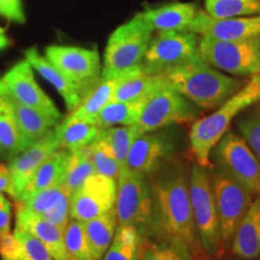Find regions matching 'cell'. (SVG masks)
<instances>
[{
  "label": "cell",
  "mask_w": 260,
  "mask_h": 260,
  "mask_svg": "<svg viewBox=\"0 0 260 260\" xmlns=\"http://www.w3.org/2000/svg\"><path fill=\"white\" fill-rule=\"evenodd\" d=\"M102 136L107 140L115 152L117 160L121 165L122 170L125 168L126 159L132 147L133 142L139 134L136 133L133 125H119V126H110V128L102 129Z\"/></svg>",
  "instance_id": "8d00e7d4"
},
{
  "label": "cell",
  "mask_w": 260,
  "mask_h": 260,
  "mask_svg": "<svg viewBox=\"0 0 260 260\" xmlns=\"http://www.w3.org/2000/svg\"><path fill=\"white\" fill-rule=\"evenodd\" d=\"M117 182L115 178L93 174L70 197V217L87 222L115 207Z\"/></svg>",
  "instance_id": "4fadbf2b"
},
{
  "label": "cell",
  "mask_w": 260,
  "mask_h": 260,
  "mask_svg": "<svg viewBox=\"0 0 260 260\" xmlns=\"http://www.w3.org/2000/svg\"><path fill=\"white\" fill-rule=\"evenodd\" d=\"M115 211L118 225H132L148 236L152 216V190L149 178L123 169L117 178Z\"/></svg>",
  "instance_id": "ba28073f"
},
{
  "label": "cell",
  "mask_w": 260,
  "mask_h": 260,
  "mask_svg": "<svg viewBox=\"0 0 260 260\" xmlns=\"http://www.w3.org/2000/svg\"><path fill=\"white\" fill-rule=\"evenodd\" d=\"M83 224L93 260H102L111 245L118 225L115 207L96 218L83 222Z\"/></svg>",
  "instance_id": "83f0119b"
},
{
  "label": "cell",
  "mask_w": 260,
  "mask_h": 260,
  "mask_svg": "<svg viewBox=\"0 0 260 260\" xmlns=\"http://www.w3.org/2000/svg\"><path fill=\"white\" fill-rule=\"evenodd\" d=\"M2 260H54L38 237L24 229L15 228L14 234L0 236Z\"/></svg>",
  "instance_id": "d4e9b609"
},
{
  "label": "cell",
  "mask_w": 260,
  "mask_h": 260,
  "mask_svg": "<svg viewBox=\"0 0 260 260\" xmlns=\"http://www.w3.org/2000/svg\"><path fill=\"white\" fill-rule=\"evenodd\" d=\"M169 86L205 111L218 109L247 81L228 76L201 57L161 75Z\"/></svg>",
  "instance_id": "7a4b0ae2"
},
{
  "label": "cell",
  "mask_w": 260,
  "mask_h": 260,
  "mask_svg": "<svg viewBox=\"0 0 260 260\" xmlns=\"http://www.w3.org/2000/svg\"><path fill=\"white\" fill-rule=\"evenodd\" d=\"M191 253H193L194 255V260H233V259L225 258V256H222L220 254H217V255L210 254V253H207L203 248V246H201L200 242H198L197 246L191 249Z\"/></svg>",
  "instance_id": "b9f144b4"
},
{
  "label": "cell",
  "mask_w": 260,
  "mask_h": 260,
  "mask_svg": "<svg viewBox=\"0 0 260 260\" xmlns=\"http://www.w3.org/2000/svg\"><path fill=\"white\" fill-rule=\"evenodd\" d=\"M41 218L59 226L64 232L70 217V195L61 186L39 191L23 203H16Z\"/></svg>",
  "instance_id": "ac0fdd59"
},
{
  "label": "cell",
  "mask_w": 260,
  "mask_h": 260,
  "mask_svg": "<svg viewBox=\"0 0 260 260\" xmlns=\"http://www.w3.org/2000/svg\"><path fill=\"white\" fill-rule=\"evenodd\" d=\"M10 184H11V178H10L9 168L0 164V194L3 191H6L9 194Z\"/></svg>",
  "instance_id": "7bdbcfd3"
},
{
  "label": "cell",
  "mask_w": 260,
  "mask_h": 260,
  "mask_svg": "<svg viewBox=\"0 0 260 260\" xmlns=\"http://www.w3.org/2000/svg\"><path fill=\"white\" fill-rule=\"evenodd\" d=\"M209 174L218 213L220 235L225 246L233 240L236 228L251 207L254 194L217 168L211 167Z\"/></svg>",
  "instance_id": "8fae6325"
},
{
  "label": "cell",
  "mask_w": 260,
  "mask_h": 260,
  "mask_svg": "<svg viewBox=\"0 0 260 260\" xmlns=\"http://www.w3.org/2000/svg\"><path fill=\"white\" fill-rule=\"evenodd\" d=\"M16 228L24 229L38 237L54 260H71L64 242V232L59 226L16 205Z\"/></svg>",
  "instance_id": "d6986e66"
},
{
  "label": "cell",
  "mask_w": 260,
  "mask_h": 260,
  "mask_svg": "<svg viewBox=\"0 0 260 260\" xmlns=\"http://www.w3.org/2000/svg\"><path fill=\"white\" fill-rule=\"evenodd\" d=\"M233 253L242 260L260 258V197L253 201L232 240Z\"/></svg>",
  "instance_id": "603a6c76"
},
{
  "label": "cell",
  "mask_w": 260,
  "mask_h": 260,
  "mask_svg": "<svg viewBox=\"0 0 260 260\" xmlns=\"http://www.w3.org/2000/svg\"><path fill=\"white\" fill-rule=\"evenodd\" d=\"M141 100L138 102H116L112 100L93 119L94 124L105 129L116 125H133L138 118Z\"/></svg>",
  "instance_id": "836d02e7"
},
{
  "label": "cell",
  "mask_w": 260,
  "mask_h": 260,
  "mask_svg": "<svg viewBox=\"0 0 260 260\" xmlns=\"http://www.w3.org/2000/svg\"><path fill=\"white\" fill-rule=\"evenodd\" d=\"M189 31L200 37L222 41L260 37V15L214 18L205 10H199Z\"/></svg>",
  "instance_id": "2e32d148"
},
{
  "label": "cell",
  "mask_w": 260,
  "mask_h": 260,
  "mask_svg": "<svg viewBox=\"0 0 260 260\" xmlns=\"http://www.w3.org/2000/svg\"><path fill=\"white\" fill-rule=\"evenodd\" d=\"M190 168L180 159H170L149 178L152 190L151 226L147 237L197 246V230L189 197Z\"/></svg>",
  "instance_id": "6da1fadb"
},
{
  "label": "cell",
  "mask_w": 260,
  "mask_h": 260,
  "mask_svg": "<svg viewBox=\"0 0 260 260\" xmlns=\"http://www.w3.org/2000/svg\"><path fill=\"white\" fill-rule=\"evenodd\" d=\"M11 45V40H10L8 35L5 34V31L3 29H0V52L4 51L5 48H8Z\"/></svg>",
  "instance_id": "ee69618b"
},
{
  "label": "cell",
  "mask_w": 260,
  "mask_h": 260,
  "mask_svg": "<svg viewBox=\"0 0 260 260\" xmlns=\"http://www.w3.org/2000/svg\"><path fill=\"white\" fill-rule=\"evenodd\" d=\"M0 15L19 23L25 19L21 0H0Z\"/></svg>",
  "instance_id": "ab89813d"
},
{
  "label": "cell",
  "mask_w": 260,
  "mask_h": 260,
  "mask_svg": "<svg viewBox=\"0 0 260 260\" xmlns=\"http://www.w3.org/2000/svg\"><path fill=\"white\" fill-rule=\"evenodd\" d=\"M10 218H11V205L4 195L0 194V236L10 233Z\"/></svg>",
  "instance_id": "60d3db41"
},
{
  "label": "cell",
  "mask_w": 260,
  "mask_h": 260,
  "mask_svg": "<svg viewBox=\"0 0 260 260\" xmlns=\"http://www.w3.org/2000/svg\"><path fill=\"white\" fill-rule=\"evenodd\" d=\"M198 11L197 5L191 3H172L142 14L153 30L189 31Z\"/></svg>",
  "instance_id": "cb8c5ba5"
},
{
  "label": "cell",
  "mask_w": 260,
  "mask_h": 260,
  "mask_svg": "<svg viewBox=\"0 0 260 260\" xmlns=\"http://www.w3.org/2000/svg\"><path fill=\"white\" fill-rule=\"evenodd\" d=\"M211 153L219 171L260 197V161L242 136L229 130Z\"/></svg>",
  "instance_id": "9c48e42d"
},
{
  "label": "cell",
  "mask_w": 260,
  "mask_h": 260,
  "mask_svg": "<svg viewBox=\"0 0 260 260\" xmlns=\"http://www.w3.org/2000/svg\"><path fill=\"white\" fill-rule=\"evenodd\" d=\"M205 11L214 18L260 15V0H205Z\"/></svg>",
  "instance_id": "e575fe53"
},
{
  "label": "cell",
  "mask_w": 260,
  "mask_h": 260,
  "mask_svg": "<svg viewBox=\"0 0 260 260\" xmlns=\"http://www.w3.org/2000/svg\"><path fill=\"white\" fill-rule=\"evenodd\" d=\"M64 242L71 260H93L83 222L69 219L64 229Z\"/></svg>",
  "instance_id": "74e56055"
},
{
  "label": "cell",
  "mask_w": 260,
  "mask_h": 260,
  "mask_svg": "<svg viewBox=\"0 0 260 260\" xmlns=\"http://www.w3.org/2000/svg\"><path fill=\"white\" fill-rule=\"evenodd\" d=\"M175 149L176 140L171 133L155 130L140 134L130 147L125 169L148 177L170 160Z\"/></svg>",
  "instance_id": "5bb4252c"
},
{
  "label": "cell",
  "mask_w": 260,
  "mask_h": 260,
  "mask_svg": "<svg viewBox=\"0 0 260 260\" xmlns=\"http://www.w3.org/2000/svg\"><path fill=\"white\" fill-rule=\"evenodd\" d=\"M199 40L190 31H159L149 42L142 69L149 75H164L200 56Z\"/></svg>",
  "instance_id": "30bf717a"
},
{
  "label": "cell",
  "mask_w": 260,
  "mask_h": 260,
  "mask_svg": "<svg viewBox=\"0 0 260 260\" xmlns=\"http://www.w3.org/2000/svg\"><path fill=\"white\" fill-rule=\"evenodd\" d=\"M71 152L64 148H58L38 169L27 187L19 193L16 203H23L32 195L48 188L61 186L69 167Z\"/></svg>",
  "instance_id": "44dd1931"
},
{
  "label": "cell",
  "mask_w": 260,
  "mask_h": 260,
  "mask_svg": "<svg viewBox=\"0 0 260 260\" xmlns=\"http://www.w3.org/2000/svg\"><path fill=\"white\" fill-rule=\"evenodd\" d=\"M116 84L117 79H102L98 81L95 86L87 93L80 105L74 111H71L69 116L93 123V119L98 116V113L102 111L110 102H112Z\"/></svg>",
  "instance_id": "f1b7e54d"
},
{
  "label": "cell",
  "mask_w": 260,
  "mask_h": 260,
  "mask_svg": "<svg viewBox=\"0 0 260 260\" xmlns=\"http://www.w3.org/2000/svg\"><path fill=\"white\" fill-rule=\"evenodd\" d=\"M138 260H194V255L183 242L142 237Z\"/></svg>",
  "instance_id": "4dcf8cb0"
},
{
  "label": "cell",
  "mask_w": 260,
  "mask_h": 260,
  "mask_svg": "<svg viewBox=\"0 0 260 260\" xmlns=\"http://www.w3.org/2000/svg\"><path fill=\"white\" fill-rule=\"evenodd\" d=\"M3 96L6 98L14 111L19 139H21L22 151L31 147L32 145L40 141L45 135H47L52 126L57 125L58 122L60 121V119L54 118L46 113L38 111L32 107L25 106L15 100L14 98L5 95V94H3Z\"/></svg>",
  "instance_id": "ffe728a7"
},
{
  "label": "cell",
  "mask_w": 260,
  "mask_h": 260,
  "mask_svg": "<svg viewBox=\"0 0 260 260\" xmlns=\"http://www.w3.org/2000/svg\"><path fill=\"white\" fill-rule=\"evenodd\" d=\"M142 237L135 226L118 225L102 260H138Z\"/></svg>",
  "instance_id": "1f68e13d"
},
{
  "label": "cell",
  "mask_w": 260,
  "mask_h": 260,
  "mask_svg": "<svg viewBox=\"0 0 260 260\" xmlns=\"http://www.w3.org/2000/svg\"><path fill=\"white\" fill-rule=\"evenodd\" d=\"M152 34L153 29L142 12L117 28L109 38L105 48L103 79H119L123 75L141 69Z\"/></svg>",
  "instance_id": "277c9868"
},
{
  "label": "cell",
  "mask_w": 260,
  "mask_h": 260,
  "mask_svg": "<svg viewBox=\"0 0 260 260\" xmlns=\"http://www.w3.org/2000/svg\"><path fill=\"white\" fill-rule=\"evenodd\" d=\"M58 148L60 147L56 133L50 130L40 141L24 149L21 154L10 160L8 168L11 184L9 195H11L15 200L17 199L19 193L27 187L40 165Z\"/></svg>",
  "instance_id": "e0dca14e"
},
{
  "label": "cell",
  "mask_w": 260,
  "mask_h": 260,
  "mask_svg": "<svg viewBox=\"0 0 260 260\" xmlns=\"http://www.w3.org/2000/svg\"><path fill=\"white\" fill-rule=\"evenodd\" d=\"M100 132L102 128L94 123L70 116H68L61 124H57V128L54 130L59 141V147L70 152L89 146L98 138Z\"/></svg>",
  "instance_id": "4316f807"
},
{
  "label": "cell",
  "mask_w": 260,
  "mask_h": 260,
  "mask_svg": "<svg viewBox=\"0 0 260 260\" xmlns=\"http://www.w3.org/2000/svg\"><path fill=\"white\" fill-rule=\"evenodd\" d=\"M237 130L260 161V105L240 117Z\"/></svg>",
  "instance_id": "f35d334b"
},
{
  "label": "cell",
  "mask_w": 260,
  "mask_h": 260,
  "mask_svg": "<svg viewBox=\"0 0 260 260\" xmlns=\"http://www.w3.org/2000/svg\"><path fill=\"white\" fill-rule=\"evenodd\" d=\"M46 58L71 82L87 93L100 79V58L95 50L73 46H48Z\"/></svg>",
  "instance_id": "7c38bea8"
},
{
  "label": "cell",
  "mask_w": 260,
  "mask_h": 260,
  "mask_svg": "<svg viewBox=\"0 0 260 260\" xmlns=\"http://www.w3.org/2000/svg\"><path fill=\"white\" fill-rule=\"evenodd\" d=\"M93 174H95V169H94L89 146L76 149L71 152L69 167H68L61 188L71 197L74 191L79 189L84 181Z\"/></svg>",
  "instance_id": "d6a6232c"
},
{
  "label": "cell",
  "mask_w": 260,
  "mask_h": 260,
  "mask_svg": "<svg viewBox=\"0 0 260 260\" xmlns=\"http://www.w3.org/2000/svg\"><path fill=\"white\" fill-rule=\"evenodd\" d=\"M25 59L45 80H47L58 90L70 111H74L82 102L83 98L87 95L86 90L68 80L50 60L40 56V53L35 48H29L25 51Z\"/></svg>",
  "instance_id": "7402d4cb"
},
{
  "label": "cell",
  "mask_w": 260,
  "mask_h": 260,
  "mask_svg": "<svg viewBox=\"0 0 260 260\" xmlns=\"http://www.w3.org/2000/svg\"><path fill=\"white\" fill-rule=\"evenodd\" d=\"M189 197L195 230L201 246L210 254H220L224 243L209 169L198 162L191 165L189 170Z\"/></svg>",
  "instance_id": "8992f818"
},
{
  "label": "cell",
  "mask_w": 260,
  "mask_h": 260,
  "mask_svg": "<svg viewBox=\"0 0 260 260\" xmlns=\"http://www.w3.org/2000/svg\"><path fill=\"white\" fill-rule=\"evenodd\" d=\"M89 148L90 153H92L95 174L115 178V180L118 178L122 168L118 160H117L111 145L107 142V140L104 139L102 134H99L98 138L89 145Z\"/></svg>",
  "instance_id": "d590c367"
},
{
  "label": "cell",
  "mask_w": 260,
  "mask_h": 260,
  "mask_svg": "<svg viewBox=\"0 0 260 260\" xmlns=\"http://www.w3.org/2000/svg\"><path fill=\"white\" fill-rule=\"evenodd\" d=\"M22 152L12 107L6 98L0 95V160H12Z\"/></svg>",
  "instance_id": "f546056e"
},
{
  "label": "cell",
  "mask_w": 260,
  "mask_h": 260,
  "mask_svg": "<svg viewBox=\"0 0 260 260\" xmlns=\"http://www.w3.org/2000/svg\"><path fill=\"white\" fill-rule=\"evenodd\" d=\"M199 117L197 106L169 86L167 81L141 99L140 112L133 126L138 134L193 122Z\"/></svg>",
  "instance_id": "5b68a950"
},
{
  "label": "cell",
  "mask_w": 260,
  "mask_h": 260,
  "mask_svg": "<svg viewBox=\"0 0 260 260\" xmlns=\"http://www.w3.org/2000/svg\"><path fill=\"white\" fill-rule=\"evenodd\" d=\"M260 102V75L247 81L245 87L224 102L211 115L195 119L189 130V145L195 161L203 168L212 167L210 157L214 146L219 142L235 117L247 107Z\"/></svg>",
  "instance_id": "3957f363"
},
{
  "label": "cell",
  "mask_w": 260,
  "mask_h": 260,
  "mask_svg": "<svg viewBox=\"0 0 260 260\" xmlns=\"http://www.w3.org/2000/svg\"><path fill=\"white\" fill-rule=\"evenodd\" d=\"M3 94L54 118H61V113L53 102L35 82L31 65L27 59L16 64L0 80V95Z\"/></svg>",
  "instance_id": "9a60e30c"
},
{
  "label": "cell",
  "mask_w": 260,
  "mask_h": 260,
  "mask_svg": "<svg viewBox=\"0 0 260 260\" xmlns=\"http://www.w3.org/2000/svg\"><path fill=\"white\" fill-rule=\"evenodd\" d=\"M165 83L161 75H149L144 69H138L117 79L112 100L138 102Z\"/></svg>",
  "instance_id": "484cf974"
},
{
  "label": "cell",
  "mask_w": 260,
  "mask_h": 260,
  "mask_svg": "<svg viewBox=\"0 0 260 260\" xmlns=\"http://www.w3.org/2000/svg\"><path fill=\"white\" fill-rule=\"evenodd\" d=\"M199 52L207 63L233 76L260 75V37L232 41L201 37Z\"/></svg>",
  "instance_id": "52a82bcc"
}]
</instances>
